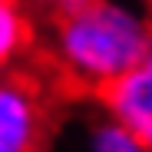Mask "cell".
Masks as SVG:
<instances>
[{
    "instance_id": "3",
    "label": "cell",
    "mask_w": 152,
    "mask_h": 152,
    "mask_svg": "<svg viewBox=\"0 0 152 152\" xmlns=\"http://www.w3.org/2000/svg\"><path fill=\"white\" fill-rule=\"evenodd\" d=\"M96 99L109 116H116L136 132L142 149L152 152V69L145 63L109 83Z\"/></svg>"
},
{
    "instance_id": "1",
    "label": "cell",
    "mask_w": 152,
    "mask_h": 152,
    "mask_svg": "<svg viewBox=\"0 0 152 152\" xmlns=\"http://www.w3.org/2000/svg\"><path fill=\"white\" fill-rule=\"evenodd\" d=\"M152 46V13L139 0H86L50 20L46 56L63 80L99 96L142 66Z\"/></svg>"
},
{
    "instance_id": "4",
    "label": "cell",
    "mask_w": 152,
    "mask_h": 152,
    "mask_svg": "<svg viewBox=\"0 0 152 152\" xmlns=\"http://www.w3.org/2000/svg\"><path fill=\"white\" fill-rule=\"evenodd\" d=\"M37 40V13L23 0H0V73L23 63Z\"/></svg>"
},
{
    "instance_id": "7",
    "label": "cell",
    "mask_w": 152,
    "mask_h": 152,
    "mask_svg": "<svg viewBox=\"0 0 152 152\" xmlns=\"http://www.w3.org/2000/svg\"><path fill=\"white\" fill-rule=\"evenodd\" d=\"M139 4H142V7H145L149 13H152V0H139Z\"/></svg>"
},
{
    "instance_id": "8",
    "label": "cell",
    "mask_w": 152,
    "mask_h": 152,
    "mask_svg": "<svg viewBox=\"0 0 152 152\" xmlns=\"http://www.w3.org/2000/svg\"><path fill=\"white\" fill-rule=\"evenodd\" d=\"M145 66L152 69V46H149V56H145Z\"/></svg>"
},
{
    "instance_id": "6",
    "label": "cell",
    "mask_w": 152,
    "mask_h": 152,
    "mask_svg": "<svg viewBox=\"0 0 152 152\" xmlns=\"http://www.w3.org/2000/svg\"><path fill=\"white\" fill-rule=\"evenodd\" d=\"M40 20H53V17H60V13H66V10H76L80 4H86V0H23Z\"/></svg>"
},
{
    "instance_id": "2",
    "label": "cell",
    "mask_w": 152,
    "mask_h": 152,
    "mask_svg": "<svg viewBox=\"0 0 152 152\" xmlns=\"http://www.w3.org/2000/svg\"><path fill=\"white\" fill-rule=\"evenodd\" d=\"M46 136V99L23 73H0V152H30Z\"/></svg>"
},
{
    "instance_id": "5",
    "label": "cell",
    "mask_w": 152,
    "mask_h": 152,
    "mask_svg": "<svg viewBox=\"0 0 152 152\" xmlns=\"http://www.w3.org/2000/svg\"><path fill=\"white\" fill-rule=\"evenodd\" d=\"M86 145L93 152H142V142L136 139V132L126 122H119L116 116H109L103 109V116L89 122L86 129Z\"/></svg>"
}]
</instances>
